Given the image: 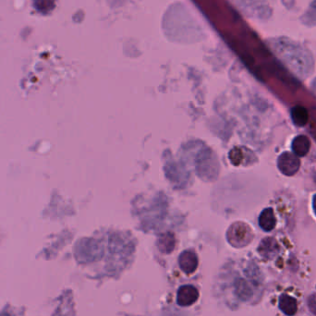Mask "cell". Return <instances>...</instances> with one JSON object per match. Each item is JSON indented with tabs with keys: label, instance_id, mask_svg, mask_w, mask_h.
Here are the masks:
<instances>
[{
	"label": "cell",
	"instance_id": "cell-1",
	"mask_svg": "<svg viewBox=\"0 0 316 316\" xmlns=\"http://www.w3.org/2000/svg\"><path fill=\"white\" fill-rule=\"evenodd\" d=\"M278 166L279 170L286 176H293L300 169V158L294 153L284 152L279 156Z\"/></svg>",
	"mask_w": 316,
	"mask_h": 316
},
{
	"label": "cell",
	"instance_id": "cell-8",
	"mask_svg": "<svg viewBox=\"0 0 316 316\" xmlns=\"http://www.w3.org/2000/svg\"><path fill=\"white\" fill-rule=\"evenodd\" d=\"M312 208H313V211H314V213L316 214V194L312 198Z\"/></svg>",
	"mask_w": 316,
	"mask_h": 316
},
{
	"label": "cell",
	"instance_id": "cell-5",
	"mask_svg": "<svg viewBox=\"0 0 316 316\" xmlns=\"http://www.w3.org/2000/svg\"><path fill=\"white\" fill-rule=\"evenodd\" d=\"M259 225L264 231H273L277 225V219L272 208L263 210L259 217Z\"/></svg>",
	"mask_w": 316,
	"mask_h": 316
},
{
	"label": "cell",
	"instance_id": "cell-6",
	"mask_svg": "<svg viewBox=\"0 0 316 316\" xmlns=\"http://www.w3.org/2000/svg\"><path fill=\"white\" fill-rule=\"evenodd\" d=\"M291 118L297 126H304L309 120V114L305 107L297 106L291 109Z\"/></svg>",
	"mask_w": 316,
	"mask_h": 316
},
{
	"label": "cell",
	"instance_id": "cell-3",
	"mask_svg": "<svg viewBox=\"0 0 316 316\" xmlns=\"http://www.w3.org/2000/svg\"><path fill=\"white\" fill-rule=\"evenodd\" d=\"M178 262L182 270L186 274L193 273L198 266V259L196 254L189 251L183 252Z\"/></svg>",
	"mask_w": 316,
	"mask_h": 316
},
{
	"label": "cell",
	"instance_id": "cell-7",
	"mask_svg": "<svg viewBox=\"0 0 316 316\" xmlns=\"http://www.w3.org/2000/svg\"><path fill=\"white\" fill-rule=\"evenodd\" d=\"M280 308L286 314L292 315L297 311L296 300L290 296H282L280 299Z\"/></svg>",
	"mask_w": 316,
	"mask_h": 316
},
{
	"label": "cell",
	"instance_id": "cell-2",
	"mask_svg": "<svg viewBox=\"0 0 316 316\" xmlns=\"http://www.w3.org/2000/svg\"><path fill=\"white\" fill-rule=\"evenodd\" d=\"M199 299V291L192 285L183 286L177 290V303L183 307H187L194 304Z\"/></svg>",
	"mask_w": 316,
	"mask_h": 316
},
{
	"label": "cell",
	"instance_id": "cell-4",
	"mask_svg": "<svg viewBox=\"0 0 316 316\" xmlns=\"http://www.w3.org/2000/svg\"><path fill=\"white\" fill-rule=\"evenodd\" d=\"M291 148L295 155L299 157L305 156L311 148V142L305 135H299L294 138Z\"/></svg>",
	"mask_w": 316,
	"mask_h": 316
}]
</instances>
